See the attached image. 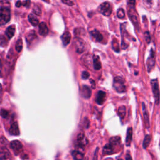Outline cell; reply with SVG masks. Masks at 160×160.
<instances>
[{
    "instance_id": "1",
    "label": "cell",
    "mask_w": 160,
    "mask_h": 160,
    "mask_svg": "<svg viewBox=\"0 0 160 160\" xmlns=\"http://www.w3.org/2000/svg\"><path fill=\"white\" fill-rule=\"evenodd\" d=\"M135 0H129L128 2V16L134 25L138 28V19L137 11L134 8Z\"/></svg>"
},
{
    "instance_id": "2",
    "label": "cell",
    "mask_w": 160,
    "mask_h": 160,
    "mask_svg": "<svg viewBox=\"0 0 160 160\" xmlns=\"http://www.w3.org/2000/svg\"><path fill=\"white\" fill-rule=\"evenodd\" d=\"M11 19V10L8 7L0 8V26L5 25Z\"/></svg>"
},
{
    "instance_id": "3",
    "label": "cell",
    "mask_w": 160,
    "mask_h": 160,
    "mask_svg": "<svg viewBox=\"0 0 160 160\" xmlns=\"http://www.w3.org/2000/svg\"><path fill=\"white\" fill-rule=\"evenodd\" d=\"M113 88L118 93H124L127 88H126L125 82L123 78L120 76H116L114 78L113 81Z\"/></svg>"
},
{
    "instance_id": "4",
    "label": "cell",
    "mask_w": 160,
    "mask_h": 160,
    "mask_svg": "<svg viewBox=\"0 0 160 160\" xmlns=\"http://www.w3.org/2000/svg\"><path fill=\"white\" fill-rule=\"evenodd\" d=\"M151 84L152 85V90L153 93L154 95V98L155 100V103L157 105H159V86H158V82L157 80H152L151 81Z\"/></svg>"
},
{
    "instance_id": "5",
    "label": "cell",
    "mask_w": 160,
    "mask_h": 160,
    "mask_svg": "<svg viewBox=\"0 0 160 160\" xmlns=\"http://www.w3.org/2000/svg\"><path fill=\"white\" fill-rule=\"evenodd\" d=\"M100 12L104 16H108L112 13V8L108 2H105L101 4L99 7Z\"/></svg>"
},
{
    "instance_id": "6",
    "label": "cell",
    "mask_w": 160,
    "mask_h": 160,
    "mask_svg": "<svg viewBox=\"0 0 160 160\" xmlns=\"http://www.w3.org/2000/svg\"><path fill=\"white\" fill-rule=\"evenodd\" d=\"M10 147L16 155L20 153L23 150V144L18 140H14V141L11 142L10 143Z\"/></svg>"
},
{
    "instance_id": "7",
    "label": "cell",
    "mask_w": 160,
    "mask_h": 160,
    "mask_svg": "<svg viewBox=\"0 0 160 160\" xmlns=\"http://www.w3.org/2000/svg\"><path fill=\"white\" fill-rule=\"evenodd\" d=\"M76 51L78 53H83L85 49V43L81 38L76 37L74 41Z\"/></svg>"
},
{
    "instance_id": "8",
    "label": "cell",
    "mask_w": 160,
    "mask_h": 160,
    "mask_svg": "<svg viewBox=\"0 0 160 160\" xmlns=\"http://www.w3.org/2000/svg\"><path fill=\"white\" fill-rule=\"evenodd\" d=\"M155 65V54L153 50L151 51V53H150V56L148 58L147 61V67L148 71H151L154 66Z\"/></svg>"
},
{
    "instance_id": "9",
    "label": "cell",
    "mask_w": 160,
    "mask_h": 160,
    "mask_svg": "<svg viewBox=\"0 0 160 160\" xmlns=\"http://www.w3.org/2000/svg\"><path fill=\"white\" fill-rule=\"evenodd\" d=\"M77 143L80 147H84L88 144V140L83 133H80L77 137Z\"/></svg>"
},
{
    "instance_id": "10",
    "label": "cell",
    "mask_w": 160,
    "mask_h": 160,
    "mask_svg": "<svg viewBox=\"0 0 160 160\" xmlns=\"http://www.w3.org/2000/svg\"><path fill=\"white\" fill-rule=\"evenodd\" d=\"M11 153L5 147H0V159H11Z\"/></svg>"
},
{
    "instance_id": "11",
    "label": "cell",
    "mask_w": 160,
    "mask_h": 160,
    "mask_svg": "<svg viewBox=\"0 0 160 160\" xmlns=\"http://www.w3.org/2000/svg\"><path fill=\"white\" fill-rule=\"evenodd\" d=\"M142 110H143V118L144 121L145 123V125L147 128H149V114L148 111L146 109V106L144 103H142Z\"/></svg>"
},
{
    "instance_id": "12",
    "label": "cell",
    "mask_w": 160,
    "mask_h": 160,
    "mask_svg": "<svg viewBox=\"0 0 160 160\" xmlns=\"http://www.w3.org/2000/svg\"><path fill=\"white\" fill-rule=\"evenodd\" d=\"M106 100V93L103 91H100L97 93L96 101V103L100 105H102Z\"/></svg>"
},
{
    "instance_id": "13",
    "label": "cell",
    "mask_w": 160,
    "mask_h": 160,
    "mask_svg": "<svg viewBox=\"0 0 160 160\" xmlns=\"http://www.w3.org/2000/svg\"><path fill=\"white\" fill-rule=\"evenodd\" d=\"M48 32H49V30H48L46 24L44 22L41 23L39 25V33H40V35L43 36H45L48 35Z\"/></svg>"
},
{
    "instance_id": "14",
    "label": "cell",
    "mask_w": 160,
    "mask_h": 160,
    "mask_svg": "<svg viewBox=\"0 0 160 160\" xmlns=\"http://www.w3.org/2000/svg\"><path fill=\"white\" fill-rule=\"evenodd\" d=\"M9 133L11 135L14 136H18L19 135V129L18 127V124L17 122H14L11 125L10 128L9 129Z\"/></svg>"
},
{
    "instance_id": "15",
    "label": "cell",
    "mask_w": 160,
    "mask_h": 160,
    "mask_svg": "<svg viewBox=\"0 0 160 160\" xmlns=\"http://www.w3.org/2000/svg\"><path fill=\"white\" fill-rule=\"evenodd\" d=\"M114 153V146L110 143L106 144L103 148V154L104 155H109Z\"/></svg>"
},
{
    "instance_id": "16",
    "label": "cell",
    "mask_w": 160,
    "mask_h": 160,
    "mask_svg": "<svg viewBox=\"0 0 160 160\" xmlns=\"http://www.w3.org/2000/svg\"><path fill=\"white\" fill-rule=\"evenodd\" d=\"M61 40L63 44L65 46H66L70 43L71 34L68 31L65 32L61 36Z\"/></svg>"
},
{
    "instance_id": "17",
    "label": "cell",
    "mask_w": 160,
    "mask_h": 160,
    "mask_svg": "<svg viewBox=\"0 0 160 160\" xmlns=\"http://www.w3.org/2000/svg\"><path fill=\"white\" fill-rule=\"evenodd\" d=\"M133 137V129L132 127L128 128L127 133V138H126V145L127 146H129L131 143H132Z\"/></svg>"
},
{
    "instance_id": "18",
    "label": "cell",
    "mask_w": 160,
    "mask_h": 160,
    "mask_svg": "<svg viewBox=\"0 0 160 160\" xmlns=\"http://www.w3.org/2000/svg\"><path fill=\"white\" fill-rule=\"evenodd\" d=\"M15 26L14 25H11L9 26L5 31V35L6 36V37L9 39H11L14 35V33H15Z\"/></svg>"
},
{
    "instance_id": "19",
    "label": "cell",
    "mask_w": 160,
    "mask_h": 160,
    "mask_svg": "<svg viewBox=\"0 0 160 160\" xmlns=\"http://www.w3.org/2000/svg\"><path fill=\"white\" fill-rule=\"evenodd\" d=\"M81 95L85 98H90L91 95V90L90 87L87 86H83V89L81 90Z\"/></svg>"
},
{
    "instance_id": "20",
    "label": "cell",
    "mask_w": 160,
    "mask_h": 160,
    "mask_svg": "<svg viewBox=\"0 0 160 160\" xmlns=\"http://www.w3.org/2000/svg\"><path fill=\"white\" fill-rule=\"evenodd\" d=\"M90 35L92 36V37H93L95 39V40L96 41H102L103 39V35L96 30L91 31L90 32Z\"/></svg>"
},
{
    "instance_id": "21",
    "label": "cell",
    "mask_w": 160,
    "mask_h": 160,
    "mask_svg": "<svg viewBox=\"0 0 160 160\" xmlns=\"http://www.w3.org/2000/svg\"><path fill=\"white\" fill-rule=\"evenodd\" d=\"M93 66L94 69L96 70H100L101 68V63L100 61V58L96 55L93 56Z\"/></svg>"
},
{
    "instance_id": "22",
    "label": "cell",
    "mask_w": 160,
    "mask_h": 160,
    "mask_svg": "<svg viewBox=\"0 0 160 160\" xmlns=\"http://www.w3.org/2000/svg\"><path fill=\"white\" fill-rule=\"evenodd\" d=\"M28 20L30 22L31 25L34 26H36L38 25L39 24V20L33 14H29L28 16Z\"/></svg>"
},
{
    "instance_id": "23",
    "label": "cell",
    "mask_w": 160,
    "mask_h": 160,
    "mask_svg": "<svg viewBox=\"0 0 160 160\" xmlns=\"http://www.w3.org/2000/svg\"><path fill=\"white\" fill-rule=\"evenodd\" d=\"M151 136L149 135V134H147V135L145 136L143 142V147L144 149H146L149 146L150 143H151Z\"/></svg>"
},
{
    "instance_id": "24",
    "label": "cell",
    "mask_w": 160,
    "mask_h": 160,
    "mask_svg": "<svg viewBox=\"0 0 160 160\" xmlns=\"http://www.w3.org/2000/svg\"><path fill=\"white\" fill-rule=\"evenodd\" d=\"M71 154H72V156H73V158L74 159L80 160V159H83V157H84V155H83V153H81L80 151H76V150H75V151H73Z\"/></svg>"
},
{
    "instance_id": "25",
    "label": "cell",
    "mask_w": 160,
    "mask_h": 160,
    "mask_svg": "<svg viewBox=\"0 0 160 160\" xmlns=\"http://www.w3.org/2000/svg\"><path fill=\"white\" fill-rule=\"evenodd\" d=\"M35 38H36V35L35 31H31L28 33V35L26 36V41L27 42H31Z\"/></svg>"
},
{
    "instance_id": "26",
    "label": "cell",
    "mask_w": 160,
    "mask_h": 160,
    "mask_svg": "<svg viewBox=\"0 0 160 160\" xmlns=\"http://www.w3.org/2000/svg\"><path fill=\"white\" fill-rule=\"evenodd\" d=\"M118 113L119 117L122 119H123L124 118V116L126 115V107L124 106H120L118 108Z\"/></svg>"
},
{
    "instance_id": "27",
    "label": "cell",
    "mask_w": 160,
    "mask_h": 160,
    "mask_svg": "<svg viewBox=\"0 0 160 160\" xmlns=\"http://www.w3.org/2000/svg\"><path fill=\"white\" fill-rule=\"evenodd\" d=\"M120 142H121V138L119 137H114L110 139V143L111 144H112L113 146H114V145L119 144Z\"/></svg>"
},
{
    "instance_id": "28",
    "label": "cell",
    "mask_w": 160,
    "mask_h": 160,
    "mask_svg": "<svg viewBox=\"0 0 160 160\" xmlns=\"http://www.w3.org/2000/svg\"><path fill=\"white\" fill-rule=\"evenodd\" d=\"M15 49L18 53L21 51V50L23 49V41H22L21 39H19V40L16 41Z\"/></svg>"
},
{
    "instance_id": "29",
    "label": "cell",
    "mask_w": 160,
    "mask_h": 160,
    "mask_svg": "<svg viewBox=\"0 0 160 160\" xmlns=\"http://www.w3.org/2000/svg\"><path fill=\"white\" fill-rule=\"evenodd\" d=\"M112 47L113 49L114 50V51L116 52H119V50H120V46H119V43L118 42L117 40H113V42H112Z\"/></svg>"
},
{
    "instance_id": "30",
    "label": "cell",
    "mask_w": 160,
    "mask_h": 160,
    "mask_svg": "<svg viewBox=\"0 0 160 160\" xmlns=\"http://www.w3.org/2000/svg\"><path fill=\"white\" fill-rule=\"evenodd\" d=\"M8 44V41L6 37L3 35H0V46H6Z\"/></svg>"
},
{
    "instance_id": "31",
    "label": "cell",
    "mask_w": 160,
    "mask_h": 160,
    "mask_svg": "<svg viewBox=\"0 0 160 160\" xmlns=\"http://www.w3.org/2000/svg\"><path fill=\"white\" fill-rule=\"evenodd\" d=\"M33 11L34 13H35V14H36V15H38V16L41 15V9L38 5L34 6V7L33 8Z\"/></svg>"
},
{
    "instance_id": "32",
    "label": "cell",
    "mask_w": 160,
    "mask_h": 160,
    "mask_svg": "<svg viewBox=\"0 0 160 160\" xmlns=\"http://www.w3.org/2000/svg\"><path fill=\"white\" fill-rule=\"evenodd\" d=\"M117 16L120 19H123L125 16V13L124 9L122 8H119L117 11Z\"/></svg>"
},
{
    "instance_id": "33",
    "label": "cell",
    "mask_w": 160,
    "mask_h": 160,
    "mask_svg": "<svg viewBox=\"0 0 160 160\" xmlns=\"http://www.w3.org/2000/svg\"><path fill=\"white\" fill-rule=\"evenodd\" d=\"M143 1L144 5H146V6H148V7H151L153 4L152 0H143Z\"/></svg>"
},
{
    "instance_id": "34",
    "label": "cell",
    "mask_w": 160,
    "mask_h": 160,
    "mask_svg": "<svg viewBox=\"0 0 160 160\" xmlns=\"http://www.w3.org/2000/svg\"><path fill=\"white\" fill-rule=\"evenodd\" d=\"M0 114H1V116L3 118H7V116H8V112L5 110H4V109H2L1 110V112H0Z\"/></svg>"
},
{
    "instance_id": "35",
    "label": "cell",
    "mask_w": 160,
    "mask_h": 160,
    "mask_svg": "<svg viewBox=\"0 0 160 160\" xmlns=\"http://www.w3.org/2000/svg\"><path fill=\"white\" fill-rule=\"evenodd\" d=\"M144 36H145V40H146L147 43H149V42L151 41V37H150V35L148 31H146L144 33Z\"/></svg>"
},
{
    "instance_id": "36",
    "label": "cell",
    "mask_w": 160,
    "mask_h": 160,
    "mask_svg": "<svg viewBox=\"0 0 160 160\" xmlns=\"http://www.w3.org/2000/svg\"><path fill=\"white\" fill-rule=\"evenodd\" d=\"M90 76V74L87 71H83V73H82V75H81V77L82 78L84 79V80H86V79H88V78Z\"/></svg>"
},
{
    "instance_id": "37",
    "label": "cell",
    "mask_w": 160,
    "mask_h": 160,
    "mask_svg": "<svg viewBox=\"0 0 160 160\" xmlns=\"http://www.w3.org/2000/svg\"><path fill=\"white\" fill-rule=\"evenodd\" d=\"M31 4V1L30 0H26V1H24L23 3H22V5L25 6L26 8H29Z\"/></svg>"
},
{
    "instance_id": "38",
    "label": "cell",
    "mask_w": 160,
    "mask_h": 160,
    "mask_svg": "<svg viewBox=\"0 0 160 160\" xmlns=\"http://www.w3.org/2000/svg\"><path fill=\"white\" fill-rule=\"evenodd\" d=\"M61 1L64 4H67L68 6H73V3L71 0H61Z\"/></svg>"
},
{
    "instance_id": "39",
    "label": "cell",
    "mask_w": 160,
    "mask_h": 160,
    "mask_svg": "<svg viewBox=\"0 0 160 160\" xmlns=\"http://www.w3.org/2000/svg\"><path fill=\"white\" fill-rule=\"evenodd\" d=\"M3 88L1 85L0 84V104L3 101Z\"/></svg>"
},
{
    "instance_id": "40",
    "label": "cell",
    "mask_w": 160,
    "mask_h": 160,
    "mask_svg": "<svg viewBox=\"0 0 160 160\" xmlns=\"http://www.w3.org/2000/svg\"><path fill=\"white\" fill-rule=\"evenodd\" d=\"M22 6V2L21 1H18L16 3V6L18 8H19Z\"/></svg>"
},
{
    "instance_id": "41",
    "label": "cell",
    "mask_w": 160,
    "mask_h": 160,
    "mask_svg": "<svg viewBox=\"0 0 160 160\" xmlns=\"http://www.w3.org/2000/svg\"><path fill=\"white\" fill-rule=\"evenodd\" d=\"M90 83H91V86H92V88H95V82L93 80H90Z\"/></svg>"
},
{
    "instance_id": "42",
    "label": "cell",
    "mask_w": 160,
    "mask_h": 160,
    "mask_svg": "<svg viewBox=\"0 0 160 160\" xmlns=\"http://www.w3.org/2000/svg\"><path fill=\"white\" fill-rule=\"evenodd\" d=\"M1 70H2V63L1 60H0V75L1 74Z\"/></svg>"
},
{
    "instance_id": "43",
    "label": "cell",
    "mask_w": 160,
    "mask_h": 160,
    "mask_svg": "<svg viewBox=\"0 0 160 160\" xmlns=\"http://www.w3.org/2000/svg\"><path fill=\"white\" fill-rule=\"evenodd\" d=\"M125 159H132V157H131V156H130V155L129 154H127V157L125 158Z\"/></svg>"
},
{
    "instance_id": "44",
    "label": "cell",
    "mask_w": 160,
    "mask_h": 160,
    "mask_svg": "<svg viewBox=\"0 0 160 160\" xmlns=\"http://www.w3.org/2000/svg\"><path fill=\"white\" fill-rule=\"evenodd\" d=\"M43 1H46V0H43Z\"/></svg>"
}]
</instances>
